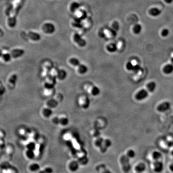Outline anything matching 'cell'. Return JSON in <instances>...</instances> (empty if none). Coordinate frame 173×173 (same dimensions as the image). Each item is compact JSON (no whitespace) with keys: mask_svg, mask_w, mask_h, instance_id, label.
Wrapping results in <instances>:
<instances>
[{"mask_svg":"<svg viewBox=\"0 0 173 173\" xmlns=\"http://www.w3.org/2000/svg\"><path fill=\"white\" fill-rule=\"evenodd\" d=\"M21 6V0H14L13 6L10 12L8 21V25L10 27H14L16 25V18Z\"/></svg>","mask_w":173,"mask_h":173,"instance_id":"obj_1","label":"cell"},{"mask_svg":"<svg viewBox=\"0 0 173 173\" xmlns=\"http://www.w3.org/2000/svg\"><path fill=\"white\" fill-rule=\"evenodd\" d=\"M120 161L123 172L125 173L129 172L131 168L130 158L126 155H122L120 158Z\"/></svg>","mask_w":173,"mask_h":173,"instance_id":"obj_2","label":"cell"},{"mask_svg":"<svg viewBox=\"0 0 173 173\" xmlns=\"http://www.w3.org/2000/svg\"><path fill=\"white\" fill-rule=\"evenodd\" d=\"M56 78L55 77L49 75L47 77L46 82L45 84V86L47 89H51L54 88L56 83Z\"/></svg>","mask_w":173,"mask_h":173,"instance_id":"obj_3","label":"cell"},{"mask_svg":"<svg viewBox=\"0 0 173 173\" xmlns=\"http://www.w3.org/2000/svg\"><path fill=\"white\" fill-rule=\"evenodd\" d=\"M79 104L81 107L85 109H87L90 105V101L89 97L86 96L80 97L78 100Z\"/></svg>","mask_w":173,"mask_h":173,"instance_id":"obj_4","label":"cell"},{"mask_svg":"<svg viewBox=\"0 0 173 173\" xmlns=\"http://www.w3.org/2000/svg\"><path fill=\"white\" fill-rule=\"evenodd\" d=\"M73 39L74 42L80 47H83L86 46V41L82 37V36L80 34H75L73 35Z\"/></svg>","mask_w":173,"mask_h":173,"instance_id":"obj_5","label":"cell"},{"mask_svg":"<svg viewBox=\"0 0 173 173\" xmlns=\"http://www.w3.org/2000/svg\"><path fill=\"white\" fill-rule=\"evenodd\" d=\"M43 30L45 33L51 34L55 31V26L53 24L51 23H46L43 25Z\"/></svg>","mask_w":173,"mask_h":173,"instance_id":"obj_6","label":"cell"},{"mask_svg":"<svg viewBox=\"0 0 173 173\" xmlns=\"http://www.w3.org/2000/svg\"><path fill=\"white\" fill-rule=\"evenodd\" d=\"M68 168L71 172H76L78 171L80 167V164L78 161L73 160L69 162L67 165Z\"/></svg>","mask_w":173,"mask_h":173,"instance_id":"obj_7","label":"cell"},{"mask_svg":"<svg viewBox=\"0 0 173 173\" xmlns=\"http://www.w3.org/2000/svg\"><path fill=\"white\" fill-rule=\"evenodd\" d=\"M86 91L94 96L98 95L100 94V89L97 86L90 85L86 86Z\"/></svg>","mask_w":173,"mask_h":173,"instance_id":"obj_8","label":"cell"},{"mask_svg":"<svg viewBox=\"0 0 173 173\" xmlns=\"http://www.w3.org/2000/svg\"><path fill=\"white\" fill-rule=\"evenodd\" d=\"M148 92L147 90H141L135 95V99L138 101H142L146 98L148 97Z\"/></svg>","mask_w":173,"mask_h":173,"instance_id":"obj_9","label":"cell"},{"mask_svg":"<svg viewBox=\"0 0 173 173\" xmlns=\"http://www.w3.org/2000/svg\"><path fill=\"white\" fill-rule=\"evenodd\" d=\"M171 107L170 102L165 101L158 105L157 108V110L159 112H164L169 110Z\"/></svg>","mask_w":173,"mask_h":173,"instance_id":"obj_10","label":"cell"},{"mask_svg":"<svg viewBox=\"0 0 173 173\" xmlns=\"http://www.w3.org/2000/svg\"><path fill=\"white\" fill-rule=\"evenodd\" d=\"M24 53L25 52L24 50L22 49H14L13 50H12L11 51L10 55L12 58L16 59V58H19L23 56L24 54Z\"/></svg>","mask_w":173,"mask_h":173,"instance_id":"obj_11","label":"cell"},{"mask_svg":"<svg viewBox=\"0 0 173 173\" xmlns=\"http://www.w3.org/2000/svg\"><path fill=\"white\" fill-rule=\"evenodd\" d=\"M154 170L157 173H160L164 169L163 163L159 160H156L154 163Z\"/></svg>","mask_w":173,"mask_h":173,"instance_id":"obj_12","label":"cell"},{"mask_svg":"<svg viewBox=\"0 0 173 173\" xmlns=\"http://www.w3.org/2000/svg\"><path fill=\"white\" fill-rule=\"evenodd\" d=\"M59 117V125L62 126H66L69 123V119L67 115H62Z\"/></svg>","mask_w":173,"mask_h":173,"instance_id":"obj_13","label":"cell"},{"mask_svg":"<svg viewBox=\"0 0 173 173\" xmlns=\"http://www.w3.org/2000/svg\"><path fill=\"white\" fill-rule=\"evenodd\" d=\"M53 113V111L52 109L48 107L43 108L42 111V115L45 118H49L52 116Z\"/></svg>","mask_w":173,"mask_h":173,"instance_id":"obj_14","label":"cell"},{"mask_svg":"<svg viewBox=\"0 0 173 173\" xmlns=\"http://www.w3.org/2000/svg\"><path fill=\"white\" fill-rule=\"evenodd\" d=\"M77 18L79 19H84L86 18V13L85 10L83 9H78L76 12H75Z\"/></svg>","mask_w":173,"mask_h":173,"instance_id":"obj_15","label":"cell"},{"mask_svg":"<svg viewBox=\"0 0 173 173\" xmlns=\"http://www.w3.org/2000/svg\"><path fill=\"white\" fill-rule=\"evenodd\" d=\"M28 35L31 40L36 41H39L41 39V36L39 34L33 32H30Z\"/></svg>","mask_w":173,"mask_h":173,"instance_id":"obj_16","label":"cell"},{"mask_svg":"<svg viewBox=\"0 0 173 173\" xmlns=\"http://www.w3.org/2000/svg\"><path fill=\"white\" fill-rule=\"evenodd\" d=\"M162 11L161 10H160L157 8H152L151 9H150L149 11V13L151 16L154 17L159 16L162 14Z\"/></svg>","mask_w":173,"mask_h":173,"instance_id":"obj_17","label":"cell"},{"mask_svg":"<svg viewBox=\"0 0 173 173\" xmlns=\"http://www.w3.org/2000/svg\"><path fill=\"white\" fill-rule=\"evenodd\" d=\"M58 103L59 102L58 101H57L55 99H51L48 100L47 103L48 107L51 109L56 108L58 106Z\"/></svg>","mask_w":173,"mask_h":173,"instance_id":"obj_18","label":"cell"},{"mask_svg":"<svg viewBox=\"0 0 173 173\" xmlns=\"http://www.w3.org/2000/svg\"><path fill=\"white\" fill-rule=\"evenodd\" d=\"M67 73L65 70L59 69L57 78H58L60 80H63L67 78Z\"/></svg>","mask_w":173,"mask_h":173,"instance_id":"obj_19","label":"cell"},{"mask_svg":"<svg viewBox=\"0 0 173 173\" xmlns=\"http://www.w3.org/2000/svg\"><path fill=\"white\" fill-rule=\"evenodd\" d=\"M163 72L166 74H170L173 72V65L168 64L164 67Z\"/></svg>","mask_w":173,"mask_h":173,"instance_id":"obj_20","label":"cell"},{"mask_svg":"<svg viewBox=\"0 0 173 173\" xmlns=\"http://www.w3.org/2000/svg\"><path fill=\"white\" fill-rule=\"evenodd\" d=\"M146 169V165L143 163H140L135 168V171L137 173H142Z\"/></svg>","mask_w":173,"mask_h":173,"instance_id":"obj_21","label":"cell"},{"mask_svg":"<svg viewBox=\"0 0 173 173\" xmlns=\"http://www.w3.org/2000/svg\"><path fill=\"white\" fill-rule=\"evenodd\" d=\"M156 88V84L154 82L149 83L147 86V90L150 92H153L155 91Z\"/></svg>","mask_w":173,"mask_h":173,"instance_id":"obj_22","label":"cell"},{"mask_svg":"<svg viewBox=\"0 0 173 173\" xmlns=\"http://www.w3.org/2000/svg\"><path fill=\"white\" fill-rule=\"evenodd\" d=\"M107 49L110 53H114L116 52L117 49V45L115 43H111L107 46Z\"/></svg>","mask_w":173,"mask_h":173,"instance_id":"obj_23","label":"cell"},{"mask_svg":"<svg viewBox=\"0 0 173 173\" xmlns=\"http://www.w3.org/2000/svg\"><path fill=\"white\" fill-rule=\"evenodd\" d=\"M79 72L81 74H84L87 72L88 69L87 66L84 64H80L78 66Z\"/></svg>","mask_w":173,"mask_h":173,"instance_id":"obj_24","label":"cell"},{"mask_svg":"<svg viewBox=\"0 0 173 173\" xmlns=\"http://www.w3.org/2000/svg\"><path fill=\"white\" fill-rule=\"evenodd\" d=\"M142 29V27L141 25L138 24H135L133 27V32L136 35H138L141 33Z\"/></svg>","mask_w":173,"mask_h":173,"instance_id":"obj_25","label":"cell"},{"mask_svg":"<svg viewBox=\"0 0 173 173\" xmlns=\"http://www.w3.org/2000/svg\"><path fill=\"white\" fill-rule=\"evenodd\" d=\"M53 65L52 63L49 61H47L43 65L44 70L50 72L51 69L53 68Z\"/></svg>","mask_w":173,"mask_h":173,"instance_id":"obj_26","label":"cell"},{"mask_svg":"<svg viewBox=\"0 0 173 173\" xmlns=\"http://www.w3.org/2000/svg\"><path fill=\"white\" fill-rule=\"evenodd\" d=\"M40 169V165L38 164V163H33V164H32L30 166V170L33 172H35L39 171Z\"/></svg>","mask_w":173,"mask_h":173,"instance_id":"obj_27","label":"cell"},{"mask_svg":"<svg viewBox=\"0 0 173 173\" xmlns=\"http://www.w3.org/2000/svg\"><path fill=\"white\" fill-rule=\"evenodd\" d=\"M1 57L2 58L3 61L6 63L9 62V61H10L12 58L10 54L8 53H3Z\"/></svg>","mask_w":173,"mask_h":173,"instance_id":"obj_28","label":"cell"},{"mask_svg":"<svg viewBox=\"0 0 173 173\" xmlns=\"http://www.w3.org/2000/svg\"><path fill=\"white\" fill-rule=\"evenodd\" d=\"M69 62L72 65L74 66H78L80 64V60L76 58H72L69 60Z\"/></svg>","mask_w":173,"mask_h":173,"instance_id":"obj_29","label":"cell"},{"mask_svg":"<svg viewBox=\"0 0 173 173\" xmlns=\"http://www.w3.org/2000/svg\"><path fill=\"white\" fill-rule=\"evenodd\" d=\"M17 80V76L16 75L13 74L12 75L10 78H9L8 81L11 84L14 85L16 83Z\"/></svg>","mask_w":173,"mask_h":173,"instance_id":"obj_30","label":"cell"},{"mask_svg":"<svg viewBox=\"0 0 173 173\" xmlns=\"http://www.w3.org/2000/svg\"><path fill=\"white\" fill-rule=\"evenodd\" d=\"M80 5L78 2H73L70 6V9L72 12H76L79 9Z\"/></svg>","mask_w":173,"mask_h":173,"instance_id":"obj_31","label":"cell"},{"mask_svg":"<svg viewBox=\"0 0 173 173\" xmlns=\"http://www.w3.org/2000/svg\"><path fill=\"white\" fill-rule=\"evenodd\" d=\"M91 24V21L90 18H86L84 19V23L83 25L86 28H89Z\"/></svg>","mask_w":173,"mask_h":173,"instance_id":"obj_32","label":"cell"},{"mask_svg":"<svg viewBox=\"0 0 173 173\" xmlns=\"http://www.w3.org/2000/svg\"><path fill=\"white\" fill-rule=\"evenodd\" d=\"M153 159L155 160H159L162 157V154L159 152H154L152 154Z\"/></svg>","mask_w":173,"mask_h":173,"instance_id":"obj_33","label":"cell"},{"mask_svg":"<svg viewBox=\"0 0 173 173\" xmlns=\"http://www.w3.org/2000/svg\"><path fill=\"white\" fill-rule=\"evenodd\" d=\"M55 92V89L54 88H51V89H47L46 88L45 91H44V93L45 95L47 96L52 95Z\"/></svg>","mask_w":173,"mask_h":173,"instance_id":"obj_34","label":"cell"},{"mask_svg":"<svg viewBox=\"0 0 173 173\" xmlns=\"http://www.w3.org/2000/svg\"><path fill=\"white\" fill-rule=\"evenodd\" d=\"M111 29H113L114 31L117 32L119 29V22L117 21H114L112 24V28Z\"/></svg>","mask_w":173,"mask_h":173,"instance_id":"obj_35","label":"cell"},{"mask_svg":"<svg viewBox=\"0 0 173 173\" xmlns=\"http://www.w3.org/2000/svg\"><path fill=\"white\" fill-rule=\"evenodd\" d=\"M103 141H104V140L102 138H98L95 142V146L97 147L101 148L102 146V145H103Z\"/></svg>","mask_w":173,"mask_h":173,"instance_id":"obj_36","label":"cell"},{"mask_svg":"<svg viewBox=\"0 0 173 173\" xmlns=\"http://www.w3.org/2000/svg\"><path fill=\"white\" fill-rule=\"evenodd\" d=\"M27 156L29 159H33L35 156L34 151L31 150H28L27 152Z\"/></svg>","mask_w":173,"mask_h":173,"instance_id":"obj_37","label":"cell"},{"mask_svg":"<svg viewBox=\"0 0 173 173\" xmlns=\"http://www.w3.org/2000/svg\"><path fill=\"white\" fill-rule=\"evenodd\" d=\"M127 156L130 158H133L135 156V153L133 150H130L127 152L126 154Z\"/></svg>","mask_w":173,"mask_h":173,"instance_id":"obj_38","label":"cell"},{"mask_svg":"<svg viewBox=\"0 0 173 173\" xmlns=\"http://www.w3.org/2000/svg\"><path fill=\"white\" fill-rule=\"evenodd\" d=\"M51 121L55 125H59V117L58 116L54 117L51 119Z\"/></svg>","mask_w":173,"mask_h":173,"instance_id":"obj_39","label":"cell"},{"mask_svg":"<svg viewBox=\"0 0 173 173\" xmlns=\"http://www.w3.org/2000/svg\"><path fill=\"white\" fill-rule=\"evenodd\" d=\"M53 169L50 167H45L43 170V173H53Z\"/></svg>","mask_w":173,"mask_h":173,"instance_id":"obj_40","label":"cell"},{"mask_svg":"<svg viewBox=\"0 0 173 173\" xmlns=\"http://www.w3.org/2000/svg\"><path fill=\"white\" fill-rule=\"evenodd\" d=\"M27 147L28 150L34 151L36 148L35 144L33 142L30 143L28 145Z\"/></svg>","mask_w":173,"mask_h":173,"instance_id":"obj_41","label":"cell"},{"mask_svg":"<svg viewBox=\"0 0 173 173\" xmlns=\"http://www.w3.org/2000/svg\"><path fill=\"white\" fill-rule=\"evenodd\" d=\"M169 33H170V32H169V30L167 29H165L162 30L161 34L162 37H167L169 35Z\"/></svg>","mask_w":173,"mask_h":173,"instance_id":"obj_42","label":"cell"},{"mask_svg":"<svg viewBox=\"0 0 173 173\" xmlns=\"http://www.w3.org/2000/svg\"><path fill=\"white\" fill-rule=\"evenodd\" d=\"M133 67H134V65L131 62H129L127 63L126 65V68L128 70H133Z\"/></svg>","mask_w":173,"mask_h":173,"instance_id":"obj_43","label":"cell"},{"mask_svg":"<svg viewBox=\"0 0 173 173\" xmlns=\"http://www.w3.org/2000/svg\"><path fill=\"white\" fill-rule=\"evenodd\" d=\"M140 69L141 67L140 65H134L133 71H137L140 70Z\"/></svg>","mask_w":173,"mask_h":173,"instance_id":"obj_44","label":"cell"},{"mask_svg":"<svg viewBox=\"0 0 173 173\" xmlns=\"http://www.w3.org/2000/svg\"><path fill=\"white\" fill-rule=\"evenodd\" d=\"M102 173H112L111 172V171L109 170V169L107 168H105L103 170V171Z\"/></svg>","mask_w":173,"mask_h":173,"instance_id":"obj_45","label":"cell"},{"mask_svg":"<svg viewBox=\"0 0 173 173\" xmlns=\"http://www.w3.org/2000/svg\"><path fill=\"white\" fill-rule=\"evenodd\" d=\"M164 1L168 4H171L173 2V0H164Z\"/></svg>","mask_w":173,"mask_h":173,"instance_id":"obj_46","label":"cell"},{"mask_svg":"<svg viewBox=\"0 0 173 173\" xmlns=\"http://www.w3.org/2000/svg\"><path fill=\"white\" fill-rule=\"evenodd\" d=\"M3 36H4V33H3V31L0 28V37H3Z\"/></svg>","mask_w":173,"mask_h":173,"instance_id":"obj_47","label":"cell"},{"mask_svg":"<svg viewBox=\"0 0 173 173\" xmlns=\"http://www.w3.org/2000/svg\"><path fill=\"white\" fill-rule=\"evenodd\" d=\"M170 168L171 171L173 172V164L170 165Z\"/></svg>","mask_w":173,"mask_h":173,"instance_id":"obj_48","label":"cell"},{"mask_svg":"<svg viewBox=\"0 0 173 173\" xmlns=\"http://www.w3.org/2000/svg\"><path fill=\"white\" fill-rule=\"evenodd\" d=\"M3 53H2V51L0 49V57H2V56Z\"/></svg>","mask_w":173,"mask_h":173,"instance_id":"obj_49","label":"cell"},{"mask_svg":"<svg viewBox=\"0 0 173 173\" xmlns=\"http://www.w3.org/2000/svg\"><path fill=\"white\" fill-rule=\"evenodd\" d=\"M171 62L172 63V64L173 65V57L172 58V59H171Z\"/></svg>","mask_w":173,"mask_h":173,"instance_id":"obj_50","label":"cell"},{"mask_svg":"<svg viewBox=\"0 0 173 173\" xmlns=\"http://www.w3.org/2000/svg\"><path fill=\"white\" fill-rule=\"evenodd\" d=\"M172 155L173 156V151H172Z\"/></svg>","mask_w":173,"mask_h":173,"instance_id":"obj_51","label":"cell"},{"mask_svg":"<svg viewBox=\"0 0 173 173\" xmlns=\"http://www.w3.org/2000/svg\"></svg>","mask_w":173,"mask_h":173,"instance_id":"obj_52","label":"cell"}]
</instances>
